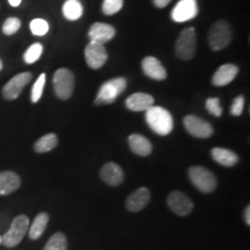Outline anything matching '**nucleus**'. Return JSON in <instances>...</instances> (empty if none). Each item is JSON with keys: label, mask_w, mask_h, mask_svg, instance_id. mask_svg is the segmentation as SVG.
Instances as JSON below:
<instances>
[{"label": "nucleus", "mask_w": 250, "mask_h": 250, "mask_svg": "<svg viewBox=\"0 0 250 250\" xmlns=\"http://www.w3.org/2000/svg\"><path fill=\"white\" fill-rule=\"evenodd\" d=\"M145 118L148 126L160 136H167L174 129V121L167 109L152 105L145 111Z\"/></svg>", "instance_id": "1"}, {"label": "nucleus", "mask_w": 250, "mask_h": 250, "mask_svg": "<svg viewBox=\"0 0 250 250\" xmlns=\"http://www.w3.org/2000/svg\"><path fill=\"white\" fill-rule=\"evenodd\" d=\"M28 229H29V218L23 214L18 215L12 221L9 229L1 236V245L7 247V248H13V247L18 246L22 241Z\"/></svg>", "instance_id": "2"}, {"label": "nucleus", "mask_w": 250, "mask_h": 250, "mask_svg": "<svg viewBox=\"0 0 250 250\" xmlns=\"http://www.w3.org/2000/svg\"><path fill=\"white\" fill-rule=\"evenodd\" d=\"M189 179L203 193L213 192L217 188V179L211 170L203 166H193L189 169Z\"/></svg>", "instance_id": "3"}, {"label": "nucleus", "mask_w": 250, "mask_h": 250, "mask_svg": "<svg viewBox=\"0 0 250 250\" xmlns=\"http://www.w3.org/2000/svg\"><path fill=\"white\" fill-rule=\"evenodd\" d=\"M125 88H126V80L122 77L105 81L100 87L95 103L96 104H110L124 92Z\"/></svg>", "instance_id": "4"}, {"label": "nucleus", "mask_w": 250, "mask_h": 250, "mask_svg": "<svg viewBox=\"0 0 250 250\" xmlns=\"http://www.w3.org/2000/svg\"><path fill=\"white\" fill-rule=\"evenodd\" d=\"M197 49V35L195 28L189 27L182 30L176 41L175 51L176 56L183 61H190L193 58Z\"/></svg>", "instance_id": "5"}, {"label": "nucleus", "mask_w": 250, "mask_h": 250, "mask_svg": "<svg viewBox=\"0 0 250 250\" xmlns=\"http://www.w3.org/2000/svg\"><path fill=\"white\" fill-rule=\"evenodd\" d=\"M232 41V30L226 21H218L212 24L208 31V44L214 51L227 48Z\"/></svg>", "instance_id": "6"}, {"label": "nucleus", "mask_w": 250, "mask_h": 250, "mask_svg": "<svg viewBox=\"0 0 250 250\" xmlns=\"http://www.w3.org/2000/svg\"><path fill=\"white\" fill-rule=\"evenodd\" d=\"M56 95L61 100L70 99L74 89V76L67 68H59L54 76Z\"/></svg>", "instance_id": "7"}, {"label": "nucleus", "mask_w": 250, "mask_h": 250, "mask_svg": "<svg viewBox=\"0 0 250 250\" xmlns=\"http://www.w3.org/2000/svg\"><path fill=\"white\" fill-rule=\"evenodd\" d=\"M183 124L186 130L189 132L191 136L196 137V138L206 139L210 138L213 134V127L212 125L202 118L193 116V115H188L184 117Z\"/></svg>", "instance_id": "8"}, {"label": "nucleus", "mask_w": 250, "mask_h": 250, "mask_svg": "<svg viewBox=\"0 0 250 250\" xmlns=\"http://www.w3.org/2000/svg\"><path fill=\"white\" fill-rule=\"evenodd\" d=\"M85 59L87 65L93 70L101 68L108 61V52L104 44L90 41L85 49Z\"/></svg>", "instance_id": "9"}, {"label": "nucleus", "mask_w": 250, "mask_h": 250, "mask_svg": "<svg viewBox=\"0 0 250 250\" xmlns=\"http://www.w3.org/2000/svg\"><path fill=\"white\" fill-rule=\"evenodd\" d=\"M198 15L197 0H180L171 11V19L175 22H187Z\"/></svg>", "instance_id": "10"}, {"label": "nucleus", "mask_w": 250, "mask_h": 250, "mask_svg": "<svg viewBox=\"0 0 250 250\" xmlns=\"http://www.w3.org/2000/svg\"><path fill=\"white\" fill-rule=\"evenodd\" d=\"M31 80L30 72H23V73H19L14 78H12L2 88V95L6 100L12 101L19 98L24 86H27Z\"/></svg>", "instance_id": "11"}, {"label": "nucleus", "mask_w": 250, "mask_h": 250, "mask_svg": "<svg viewBox=\"0 0 250 250\" xmlns=\"http://www.w3.org/2000/svg\"><path fill=\"white\" fill-rule=\"evenodd\" d=\"M168 206L175 214L186 217L192 212L193 204L191 199L182 191H173L169 193L167 199Z\"/></svg>", "instance_id": "12"}, {"label": "nucleus", "mask_w": 250, "mask_h": 250, "mask_svg": "<svg viewBox=\"0 0 250 250\" xmlns=\"http://www.w3.org/2000/svg\"><path fill=\"white\" fill-rule=\"evenodd\" d=\"M116 35V29L108 23L96 22L92 24L88 31V37L92 42H98L101 44L109 42Z\"/></svg>", "instance_id": "13"}, {"label": "nucleus", "mask_w": 250, "mask_h": 250, "mask_svg": "<svg viewBox=\"0 0 250 250\" xmlns=\"http://www.w3.org/2000/svg\"><path fill=\"white\" fill-rule=\"evenodd\" d=\"M149 201H151V191L147 188H139L127 197L125 205L130 212H139L147 206Z\"/></svg>", "instance_id": "14"}, {"label": "nucleus", "mask_w": 250, "mask_h": 250, "mask_svg": "<svg viewBox=\"0 0 250 250\" xmlns=\"http://www.w3.org/2000/svg\"><path fill=\"white\" fill-rule=\"evenodd\" d=\"M100 177L104 183L110 187H117L123 183L124 173L122 168L115 162H108L102 167L100 171Z\"/></svg>", "instance_id": "15"}, {"label": "nucleus", "mask_w": 250, "mask_h": 250, "mask_svg": "<svg viewBox=\"0 0 250 250\" xmlns=\"http://www.w3.org/2000/svg\"><path fill=\"white\" fill-rule=\"evenodd\" d=\"M237 73H239V67L236 65L230 64V62L221 65L212 77V83L218 87L226 86L235 79Z\"/></svg>", "instance_id": "16"}, {"label": "nucleus", "mask_w": 250, "mask_h": 250, "mask_svg": "<svg viewBox=\"0 0 250 250\" xmlns=\"http://www.w3.org/2000/svg\"><path fill=\"white\" fill-rule=\"evenodd\" d=\"M125 105L131 111H146L154 105V98L146 93H134L126 99Z\"/></svg>", "instance_id": "17"}, {"label": "nucleus", "mask_w": 250, "mask_h": 250, "mask_svg": "<svg viewBox=\"0 0 250 250\" xmlns=\"http://www.w3.org/2000/svg\"><path fill=\"white\" fill-rule=\"evenodd\" d=\"M142 67L144 73L151 79L161 81L167 78V71L161 64V62L155 57H146L142 62Z\"/></svg>", "instance_id": "18"}, {"label": "nucleus", "mask_w": 250, "mask_h": 250, "mask_svg": "<svg viewBox=\"0 0 250 250\" xmlns=\"http://www.w3.org/2000/svg\"><path fill=\"white\" fill-rule=\"evenodd\" d=\"M21 186L20 176L14 171H0V196H7Z\"/></svg>", "instance_id": "19"}, {"label": "nucleus", "mask_w": 250, "mask_h": 250, "mask_svg": "<svg viewBox=\"0 0 250 250\" xmlns=\"http://www.w3.org/2000/svg\"><path fill=\"white\" fill-rule=\"evenodd\" d=\"M129 145L131 151L139 156H147L152 153V144L142 134H131L129 137Z\"/></svg>", "instance_id": "20"}, {"label": "nucleus", "mask_w": 250, "mask_h": 250, "mask_svg": "<svg viewBox=\"0 0 250 250\" xmlns=\"http://www.w3.org/2000/svg\"><path fill=\"white\" fill-rule=\"evenodd\" d=\"M211 155L215 162L224 166V167H233V166H235L239 162V156H237V154L227 148H212Z\"/></svg>", "instance_id": "21"}, {"label": "nucleus", "mask_w": 250, "mask_h": 250, "mask_svg": "<svg viewBox=\"0 0 250 250\" xmlns=\"http://www.w3.org/2000/svg\"><path fill=\"white\" fill-rule=\"evenodd\" d=\"M49 219V214L45 213V212H41V213L36 215V218L34 219L30 228L28 229L30 240L35 241V240H39L40 237L43 235L46 226H48Z\"/></svg>", "instance_id": "22"}, {"label": "nucleus", "mask_w": 250, "mask_h": 250, "mask_svg": "<svg viewBox=\"0 0 250 250\" xmlns=\"http://www.w3.org/2000/svg\"><path fill=\"white\" fill-rule=\"evenodd\" d=\"M83 8L79 0H66L62 5V14L66 20L76 21L83 17Z\"/></svg>", "instance_id": "23"}, {"label": "nucleus", "mask_w": 250, "mask_h": 250, "mask_svg": "<svg viewBox=\"0 0 250 250\" xmlns=\"http://www.w3.org/2000/svg\"><path fill=\"white\" fill-rule=\"evenodd\" d=\"M58 144V138L55 133H48L41 137L34 145V149L37 153H45L54 149Z\"/></svg>", "instance_id": "24"}, {"label": "nucleus", "mask_w": 250, "mask_h": 250, "mask_svg": "<svg viewBox=\"0 0 250 250\" xmlns=\"http://www.w3.org/2000/svg\"><path fill=\"white\" fill-rule=\"evenodd\" d=\"M43 250H67V240L64 234L58 232L49 239Z\"/></svg>", "instance_id": "25"}, {"label": "nucleus", "mask_w": 250, "mask_h": 250, "mask_svg": "<svg viewBox=\"0 0 250 250\" xmlns=\"http://www.w3.org/2000/svg\"><path fill=\"white\" fill-rule=\"evenodd\" d=\"M42 52L43 45L41 44V43H34V44H31L29 48L27 49V51L24 52L23 61L26 62L27 64H34V62L39 61Z\"/></svg>", "instance_id": "26"}, {"label": "nucleus", "mask_w": 250, "mask_h": 250, "mask_svg": "<svg viewBox=\"0 0 250 250\" xmlns=\"http://www.w3.org/2000/svg\"><path fill=\"white\" fill-rule=\"evenodd\" d=\"M45 74L42 73L39 77V79L36 80V83H34L33 88H31V102L36 103L40 101V99L42 98L43 95V89H44V85H45Z\"/></svg>", "instance_id": "27"}, {"label": "nucleus", "mask_w": 250, "mask_h": 250, "mask_svg": "<svg viewBox=\"0 0 250 250\" xmlns=\"http://www.w3.org/2000/svg\"><path fill=\"white\" fill-rule=\"evenodd\" d=\"M124 0H103L102 11L105 15H114L118 13L123 7Z\"/></svg>", "instance_id": "28"}, {"label": "nucleus", "mask_w": 250, "mask_h": 250, "mask_svg": "<svg viewBox=\"0 0 250 250\" xmlns=\"http://www.w3.org/2000/svg\"><path fill=\"white\" fill-rule=\"evenodd\" d=\"M29 27L30 31L35 36H44L49 31V23L43 19H34Z\"/></svg>", "instance_id": "29"}, {"label": "nucleus", "mask_w": 250, "mask_h": 250, "mask_svg": "<svg viewBox=\"0 0 250 250\" xmlns=\"http://www.w3.org/2000/svg\"><path fill=\"white\" fill-rule=\"evenodd\" d=\"M20 27L21 21L19 20L18 18H8L7 20L5 21L4 26H2V31H4L5 35L11 36L17 33V31L20 29Z\"/></svg>", "instance_id": "30"}, {"label": "nucleus", "mask_w": 250, "mask_h": 250, "mask_svg": "<svg viewBox=\"0 0 250 250\" xmlns=\"http://www.w3.org/2000/svg\"><path fill=\"white\" fill-rule=\"evenodd\" d=\"M206 110L215 117H220L223 115V109L220 107V100L218 98H210L206 100Z\"/></svg>", "instance_id": "31"}, {"label": "nucleus", "mask_w": 250, "mask_h": 250, "mask_svg": "<svg viewBox=\"0 0 250 250\" xmlns=\"http://www.w3.org/2000/svg\"><path fill=\"white\" fill-rule=\"evenodd\" d=\"M243 107H245V98L242 95L237 96L234 99L232 103V107H230V114L233 116H240L243 112Z\"/></svg>", "instance_id": "32"}, {"label": "nucleus", "mask_w": 250, "mask_h": 250, "mask_svg": "<svg viewBox=\"0 0 250 250\" xmlns=\"http://www.w3.org/2000/svg\"><path fill=\"white\" fill-rule=\"evenodd\" d=\"M170 1H171V0H153L154 5L156 6V7H159V8L166 7V6L169 4Z\"/></svg>", "instance_id": "33"}, {"label": "nucleus", "mask_w": 250, "mask_h": 250, "mask_svg": "<svg viewBox=\"0 0 250 250\" xmlns=\"http://www.w3.org/2000/svg\"><path fill=\"white\" fill-rule=\"evenodd\" d=\"M245 221H246V224L248 225H250V206L248 205L246 208V211H245Z\"/></svg>", "instance_id": "34"}, {"label": "nucleus", "mask_w": 250, "mask_h": 250, "mask_svg": "<svg viewBox=\"0 0 250 250\" xmlns=\"http://www.w3.org/2000/svg\"><path fill=\"white\" fill-rule=\"evenodd\" d=\"M21 1H22V0H8L9 5L13 6V7H18V6H20Z\"/></svg>", "instance_id": "35"}, {"label": "nucleus", "mask_w": 250, "mask_h": 250, "mask_svg": "<svg viewBox=\"0 0 250 250\" xmlns=\"http://www.w3.org/2000/svg\"><path fill=\"white\" fill-rule=\"evenodd\" d=\"M1 70H2V62L0 61V71H1Z\"/></svg>", "instance_id": "36"}, {"label": "nucleus", "mask_w": 250, "mask_h": 250, "mask_svg": "<svg viewBox=\"0 0 250 250\" xmlns=\"http://www.w3.org/2000/svg\"><path fill=\"white\" fill-rule=\"evenodd\" d=\"M1 242H2V240H1V236H0V245H1Z\"/></svg>", "instance_id": "37"}]
</instances>
